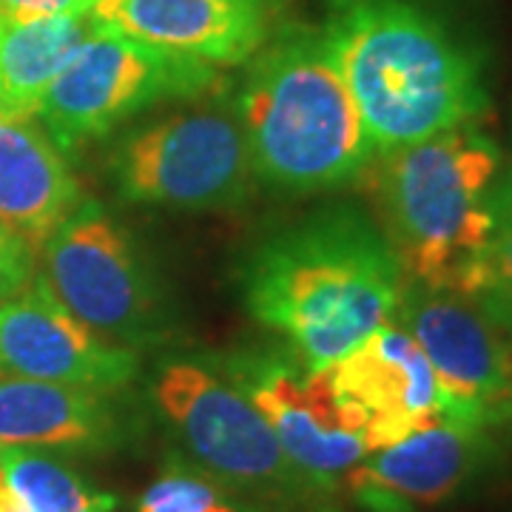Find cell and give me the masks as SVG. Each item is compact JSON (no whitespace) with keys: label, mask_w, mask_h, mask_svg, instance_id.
Wrapping results in <instances>:
<instances>
[{"label":"cell","mask_w":512,"mask_h":512,"mask_svg":"<svg viewBox=\"0 0 512 512\" xmlns=\"http://www.w3.org/2000/svg\"><path fill=\"white\" fill-rule=\"evenodd\" d=\"M242 296L311 370L396 319L404 274L382 225L356 205H325L271 231L245 256Z\"/></svg>","instance_id":"obj_1"},{"label":"cell","mask_w":512,"mask_h":512,"mask_svg":"<svg viewBox=\"0 0 512 512\" xmlns=\"http://www.w3.org/2000/svg\"><path fill=\"white\" fill-rule=\"evenodd\" d=\"M322 26L376 154L473 126L490 109L481 57L410 0H328Z\"/></svg>","instance_id":"obj_2"},{"label":"cell","mask_w":512,"mask_h":512,"mask_svg":"<svg viewBox=\"0 0 512 512\" xmlns=\"http://www.w3.org/2000/svg\"><path fill=\"white\" fill-rule=\"evenodd\" d=\"M237 114L259 183L313 194L356 183L373 160L325 29L279 26L248 60Z\"/></svg>","instance_id":"obj_3"},{"label":"cell","mask_w":512,"mask_h":512,"mask_svg":"<svg viewBox=\"0 0 512 512\" xmlns=\"http://www.w3.org/2000/svg\"><path fill=\"white\" fill-rule=\"evenodd\" d=\"M501 151L473 123L382 154V231L404 282L470 299L498 225Z\"/></svg>","instance_id":"obj_4"},{"label":"cell","mask_w":512,"mask_h":512,"mask_svg":"<svg viewBox=\"0 0 512 512\" xmlns=\"http://www.w3.org/2000/svg\"><path fill=\"white\" fill-rule=\"evenodd\" d=\"M151 399L188 461L271 512L325 498L288 461L268 421L225 370L191 359L165 362L151 382Z\"/></svg>","instance_id":"obj_5"},{"label":"cell","mask_w":512,"mask_h":512,"mask_svg":"<svg viewBox=\"0 0 512 512\" xmlns=\"http://www.w3.org/2000/svg\"><path fill=\"white\" fill-rule=\"evenodd\" d=\"M43 282L94 333L128 350L165 345L174 308L137 239L97 200H83L43 242Z\"/></svg>","instance_id":"obj_6"},{"label":"cell","mask_w":512,"mask_h":512,"mask_svg":"<svg viewBox=\"0 0 512 512\" xmlns=\"http://www.w3.org/2000/svg\"><path fill=\"white\" fill-rule=\"evenodd\" d=\"M220 86V69L100 20L43 94L37 114L60 151L111 134L126 120L168 100H197Z\"/></svg>","instance_id":"obj_7"},{"label":"cell","mask_w":512,"mask_h":512,"mask_svg":"<svg viewBox=\"0 0 512 512\" xmlns=\"http://www.w3.org/2000/svg\"><path fill=\"white\" fill-rule=\"evenodd\" d=\"M109 177L120 200L177 211L239 208L256 180L237 106L222 103L128 131L111 151Z\"/></svg>","instance_id":"obj_8"},{"label":"cell","mask_w":512,"mask_h":512,"mask_svg":"<svg viewBox=\"0 0 512 512\" xmlns=\"http://www.w3.org/2000/svg\"><path fill=\"white\" fill-rule=\"evenodd\" d=\"M225 376L254 402L293 467L325 495L370 456L362 424L333 393L325 367L256 353L225 362Z\"/></svg>","instance_id":"obj_9"},{"label":"cell","mask_w":512,"mask_h":512,"mask_svg":"<svg viewBox=\"0 0 512 512\" xmlns=\"http://www.w3.org/2000/svg\"><path fill=\"white\" fill-rule=\"evenodd\" d=\"M433 367L441 416L493 427L512 376V342L473 299L404 282L393 319Z\"/></svg>","instance_id":"obj_10"},{"label":"cell","mask_w":512,"mask_h":512,"mask_svg":"<svg viewBox=\"0 0 512 512\" xmlns=\"http://www.w3.org/2000/svg\"><path fill=\"white\" fill-rule=\"evenodd\" d=\"M0 373L117 393L137 379L140 359L83 325L37 274L0 305Z\"/></svg>","instance_id":"obj_11"},{"label":"cell","mask_w":512,"mask_h":512,"mask_svg":"<svg viewBox=\"0 0 512 512\" xmlns=\"http://www.w3.org/2000/svg\"><path fill=\"white\" fill-rule=\"evenodd\" d=\"M487 427L439 421L365 456L342 476L350 498L365 512H413L470 487L493 461Z\"/></svg>","instance_id":"obj_12"},{"label":"cell","mask_w":512,"mask_h":512,"mask_svg":"<svg viewBox=\"0 0 512 512\" xmlns=\"http://www.w3.org/2000/svg\"><path fill=\"white\" fill-rule=\"evenodd\" d=\"M333 393L362 424L370 453L441 419L433 367L416 339L396 322L325 367Z\"/></svg>","instance_id":"obj_13"},{"label":"cell","mask_w":512,"mask_h":512,"mask_svg":"<svg viewBox=\"0 0 512 512\" xmlns=\"http://www.w3.org/2000/svg\"><path fill=\"white\" fill-rule=\"evenodd\" d=\"M282 0H94V15L214 69L242 66L279 29Z\"/></svg>","instance_id":"obj_14"},{"label":"cell","mask_w":512,"mask_h":512,"mask_svg":"<svg viewBox=\"0 0 512 512\" xmlns=\"http://www.w3.org/2000/svg\"><path fill=\"white\" fill-rule=\"evenodd\" d=\"M137 433V419L120 402V390L0 376V444L114 453Z\"/></svg>","instance_id":"obj_15"},{"label":"cell","mask_w":512,"mask_h":512,"mask_svg":"<svg viewBox=\"0 0 512 512\" xmlns=\"http://www.w3.org/2000/svg\"><path fill=\"white\" fill-rule=\"evenodd\" d=\"M80 202V183L52 137L0 114V222L43 245Z\"/></svg>","instance_id":"obj_16"},{"label":"cell","mask_w":512,"mask_h":512,"mask_svg":"<svg viewBox=\"0 0 512 512\" xmlns=\"http://www.w3.org/2000/svg\"><path fill=\"white\" fill-rule=\"evenodd\" d=\"M100 29L92 12L0 18V114L32 120L74 52Z\"/></svg>","instance_id":"obj_17"},{"label":"cell","mask_w":512,"mask_h":512,"mask_svg":"<svg viewBox=\"0 0 512 512\" xmlns=\"http://www.w3.org/2000/svg\"><path fill=\"white\" fill-rule=\"evenodd\" d=\"M0 478L26 512H111L117 495L103 493L63 461L35 447L0 444Z\"/></svg>","instance_id":"obj_18"},{"label":"cell","mask_w":512,"mask_h":512,"mask_svg":"<svg viewBox=\"0 0 512 512\" xmlns=\"http://www.w3.org/2000/svg\"><path fill=\"white\" fill-rule=\"evenodd\" d=\"M137 512H271L225 481L205 473L194 461L171 453L163 470L148 484Z\"/></svg>","instance_id":"obj_19"},{"label":"cell","mask_w":512,"mask_h":512,"mask_svg":"<svg viewBox=\"0 0 512 512\" xmlns=\"http://www.w3.org/2000/svg\"><path fill=\"white\" fill-rule=\"evenodd\" d=\"M470 299L512 342V211L498 214Z\"/></svg>","instance_id":"obj_20"},{"label":"cell","mask_w":512,"mask_h":512,"mask_svg":"<svg viewBox=\"0 0 512 512\" xmlns=\"http://www.w3.org/2000/svg\"><path fill=\"white\" fill-rule=\"evenodd\" d=\"M37 276V245L0 222V302L23 293Z\"/></svg>","instance_id":"obj_21"},{"label":"cell","mask_w":512,"mask_h":512,"mask_svg":"<svg viewBox=\"0 0 512 512\" xmlns=\"http://www.w3.org/2000/svg\"><path fill=\"white\" fill-rule=\"evenodd\" d=\"M92 9L94 0H0V18H52Z\"/></svg>","instance_id":"obj_22"},{"label":"cell","mask_w":512,"mask_h":512,"mask_svg":"<svg viewBox=\"0 0 512 512\" xmlns=\"http://www.w3.org/2000/svg\"><path fill=\"white\" fill-rule=\"evenodd\" d=\"M495 208H498V214L512 211V163L510 171L498 177V185H495Z\"/></svg>","instance_id":"obj_23"},{"label":"cell","mask_w":512,"mask_h":512,"mask_svg":"<svg viewBox=\"0 0 512 512\" xmlns=\"http://www.w3.org/2000/svg\"><path fill=\"white\" fill-rule=\"evenodd\" d=\"M0 512H26L18 504V498L6 490V484H3V478H0Z\"/></svg>","instance_id":"obj_24"},{"label":"cell","mask_w":512,"mask_h":512,"mask_svg":"<svg viewBox=\"0 0 512 512\" xmlns=\"http://www.w3.org/2000/svg\"><path fill=\"white\" fill-rule=\"evenodd\" d=\"M498 424H510L512 427V376L510 387H507V396H504V404H501V413H498Z\"/></svg>","instance_id":"obj_25"}]
</instances>
